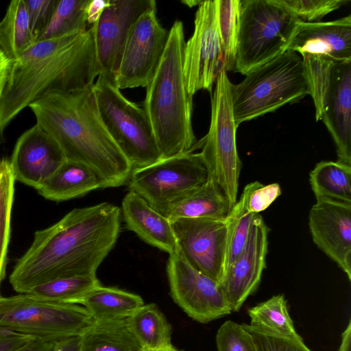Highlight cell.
Masks as SVG:
<instances>
[{"mask_svg":"<svg viewBox=\"0 0 351 351\" xmlns=\"http://www.w3.org/2000/svg\"><path fill=\"white\" fill-rule=\"evenodd\" d=\"M301 56H320L351 61V15L326 22L299 21L287 47Z\"/></svg>","mask_w":351,"mask_h":351,"instance_id":"20","label":"cell"},{"mask_svg":"<svg viewBox=\"0 0 351 351\" xmlns=\"http://www.w3.org/2000/svg\"><path fill=\"white\" fill-rule=\"evenodd\" d=\"M12 60L0 48V97L7 84Z\"/></svg>","mask_w":351,"mask_h":351,"instance_id":"44","label":"cell"},{"mask_svg":"<svg viewBox=\"0 0 351 351\" xmlns=\"http://www.w3.org/2000/svg\"><path fill=\"white\" fill-rule=\"evenodd\" d=\"M211 97V118L207 134L196 144L206 169L231 208L237 201L242 163L239 158L232 104V84L225 69L221 70Z\"/></svg>","mask_w":351,"mask_h":351,"instance_id":"7","label":"cell"},{"mask_svg":"<svg viewBox=\"0 0 351 351\" xmlns=\"http://www.w3.org/2000/svg\"><path fill=\"white\" fill-rule=\"evenodd\" d=\"M158 351H184V350H178L175 346L171 345V346H169V347H168L167 348H165L163 350H158Z\"/></svg>","mask_w":351,"mask_h":351,"instance_id":"47","label":"cell"},{"mask_svg":"<svg viewBox=\"0 0 351 351\" xmlns=\"http://www.w3.org/2000/svg\"><path fill=\"white\" fill-rule=\"evenodd\" d=\"M250 326L263 333L280 337H293L297 333L283 295H274L247 310Z\"/></svg>","mask_w":351,"mask_h":351,"instance_id":"29","label":"cell"},{"mask_svg":"<svg viewBox=\"0 0 351 351\" xmlns=\"http://www.w3.org/2000/svg\"><path fill=\"white\" fill-rule=\"evenodd\" d=\"M156 7L154 0H110L98 21L92 25L98 76L116 85L124 47L136 20Z\"/></svg>","mask_w":351,"mask_h":351,"instance_id":"15","label":"cell"},{"mask_svg":"<svg viewBox=\"0 0 351 351\" xmlns=\"http://www.w3.org/2000/svg\"><path fill=\"white\" fill-rule=\"evenodd\" d=\"M25 1L31 28L38 38L49 24L59 0Z\"/></svg>","mask_w":351,"mask_h":351,"instance_id":"39","label":"cell"},{"mask_svg":"<svg viewBox=\"0 0 351 351\" xmlns=\"http://www.w3.org/2000/svg\"><path fill=\"white\" fill-rule=\"evenodd\" d=\"M37 41L29 22L25 0L10 1L0 21V48L14 60Z\"/></svg>","mask_w":351,"mask_h":351,"instance_id":"26","label":"cell"},{"mask_svg":"<svg viewBox=\"0 0 351 351\" xmlns=\"http://www.w3.org/2000/svg\"><path fill=\"white\" fill-rule=\"evenodd\" d=\"M97 76L92 26L82 32L36 41L12 60L0 97V143L10 122L32 103L47 93L83 88Z\"/></svg>","mask_w":351,"mask_h":351,"instance_id":"2","label":"cell"},{"mask_svg":"<svg viewBox=\"0 0 351 351\" xmlns=\"http://www.w3.org/2000/svg\"><path fill=\"white\" fill-rule=\"evenodd\" d=\"M302 22H318L350 0H276Z\"/></svg>","mask_w":351,"mask_h":351,"instance_id":"35","label":"cell"},{"mask_svg":"<svg viewBox=\"0 0 351 351\" xmlns=\"http://www.w3.org/2000/svg\"><path fill=\"white\" fill-rule=\"evenodd\" d=\"M110 0H90L87 8V22L91 26L99 19L104 10L109 5Z\"/></svg>","mask_w":351,"mask_h":351,"instance_id":"41","label":"cell"},{"mask_svg":"<svg viewBox=\"0 0 351 351\" xmlns=\"http://www.w3.org/2000/svg\"><path fill=\"white\" fill-rule=\"evenodd\" d=\"M167 273L171 298L193 320L207 324L232 313L219 284L180 254L169 256Z\"/></svg>","mask_w":351,"mask_h":351,"instance_id":"13","label":"cell"},{"mask_svg":"<svg viewBox=\"0 0 351 351\" xmlns=\"http://www.w3.org/2000/svg\"><path fill=\"white\" fill-rule=\"evenodd\" d=\"M240 0H218V24L224 69L232 71L239 25Z\"/></svg>","mask_w":351,"mask_h":351,"instance_id":"34","label":"cell"},{"mask_svg":"<svg viewBox=\"0 0 351 351\" xmlns=\"http://www.w3.org/2000/svg\"><path fill=\"white\" fill-rule=\"evenodd\" d=\"M56 341L58 340L34 338L27 345L16 351H49Z\"/></svg>","mask_w":351,"mask_h":351,"instance_id":"43","label":"cell"},{"mask_svg":"<svg viewBox=\"0 0 351 351\" xmlns=\"http://www.w3.org/2000/svg\"><path fill=\"white\" fill-rule=\"evenodd\" d=\"M299 21L276 0H240L232 71L245 75L284 53Z\"/></svg>","mask_w":351,"mask_h":351,"instance_id":"6","label":"cell"},{"mask_svg":"<svg viewBox=\"0 0 351 351\" xmlns=\"http://www.w3.org/2000/svg\"><path fill=\"white\" fill-rule=\"evenodd\" d=\"M93 89L99 117L132 169L145 167L161 160L144 109L128 100L115 84L101 77H97Z\"/></svg>","mask_w":351,"mask_h":351,"instance_id":"8","label":"cell"},{"mask_svg":"<svg viewBox=\"0 0 351 351\" xmlns=\"http://www.w3.org/2000/svg\"><path fill=\"white\" fill-rule=\"evenodd\" d=\"M184 26L176 20L160 64L147 86L144 110L162 159L193 152L197 143L192 126L193 96L183 73Z\"/></svg>","mask_w":351,"mask_h":351,"instance_id":"4","label":"cell"},{"mask_svg":"<svg viewBox=\"0 0 351 351\" xmlns=\"http://www.w3.org/2000/svg\"><path fill=\"white\" fill-rule=\"evenodd\" d=\"M315 244L351 280V204L317 199L308 214Z\"/></svg>","mask_w":351,"mask_h":351,"instance_id":"17","label":"cell"},{"mask_svg":"<svg viewBox=\"0 0 351 351\" xmlns=\"http://www.w3.org/2000/svg\"><path fill=\"white\" fill-rule=\"evenodd\" d=\"M35 337L0 328V351H16Z\"/></svg>","mask_w":351,"mask_h":351,"instance_id":"40","label":"cell"},{"mask_svg":"<svg viewBox=\"0 0 351 351\" xmlns=\"http://www.w3.org/2000/svg\"><path fill=\"white\" fill-rule=\"evenodd\" d=\"M224 69L218 24V0L202 1L194 21V31L185 42L183 73L189 93L211 91Z\"/></svg>","mask_w":351,"mask_h":351,"instance_id":"11","label":"cell"},{"mask_svg":"<svg viewBox=\"0 0 351 351\" xmlns=\"http://www.w3.org/2000/svg\"><path fill=\"white\" fill-rule=\"evenodd\" d=\"M215 339L218 351H257L251 335L242 324L232 320L219 327Z\"/></svg>","mask_w":351,"mask_h":351,"instance_id":"36","label":"cell"},{"mask_svg":"<svg viewBox=\"0 0 351 351\" xmlns=\"http://www.w3.org/2000/svg\"><path fill=\"white\" fill-rule=\"evenodd\" d=\"M316 121L322 120L336 146L338 162L351 165V61L335 62Z\"/></svg>","mask_w":351,"mask_h":351,"instance_id":"19","label":"cell"},{"mask_svg":"<svg viewBox=\"0 0 351 351\" xmlns=\"http://www.w3.org/2000/svg\"><path fill=\"white\" fill-rule=\"evenodd\" d=\"M66 160L58 143L36 123L19 137L10 162L15 180L38 190Z\"/></svg>","mask_w":351,"mask_h":351,"instance_id":"18","label":"cell"},{"mask_svg":"<svg viewBox=\"0 0 351 351\" xmlns=\"http://www.w3.org/2000/svg\"><path fill=\"white\" fill-rule=\"evenodd\" d=\"M81 351H144L128 318L95 321L81 335Z\"/></svg>","mask_w":351,"mask_h":351,"instance_id":"25","label":"cell"},{"mask_svg":"<svg viewBox=\"0 0 351 351\" xmlns=\"http://www.w3.org/2000/svg\"><path fill=\"white\" fill-rule=\"evenodd\" d=\"M231 206L217 185L210 180L171 203L162 214L170 222L179 218L225 219Z\"/></svg>","mask_w":351,"mask_h":351,"instance_id":"23","label":"cell"},{"mask_svg":"<svg viewBox=\"0 0 351 351\" xmlns=\"http://www.w3.org/2000/svg\"><path fill=\"white\" fill-rule=\"evenodd\" d=\"M249 191L248 184L244 187L239 199L231 208L226 218V245L223 273L241 253L255 215L250 211L247 206Z\"/></svg>","mask_w":351,"mask_h":351,"instance_id":"31","label":"cell"},{"mask_svg":"<svg viewBox=\"0 0 351 351\" xmlns=\"http://www.w3.org/2000/svg\"><path fill=\"white\" fill-rule=\"evenodd\" d=\"M144 304L137 294L101 285L89 292L81 304L95 321L127 319Z\"/></svg>","mask_w":351,"mask_h":351,"instance_id":"24","label":"cell"},{"mask_svg":"<svg viewBox=\"0 0 351 351\" xmlns=\"http://www.w3.org/2000/svg\"><path fill=\"white\" fill-rule=\"evenodd\" d=\"M121 209L110 203L75 208L34 240L10 276L19 293L64 277L95 276L119 237Z\"/></svg>","mask_w":351,"mask_h":351,"instance_id":"1","label":"cell"},{"mask_svg":"<svg viewBox=\"0 0 351 351\" xmlns=\"http://www.w3.org/2000/svg\"><path fill=\"white\" fill-rule=\"evenodd\" d=\"M49 351H81V335L59 339Z\"/></svg>","mask_w":351,"mask_h":351,"instance_id":"42","label":"cell"},{"mask_svg":"<svg viewBox=\"0 0 351 351\" xmlns=\"http://www.w3.org/2000/svg\"><path fill=\"white\" fill-rule=\"evenodd\" d=\"M171 223L178 254L193 267L219 283L224 268L226 219L179 218Z\"/></svg>","mask_w":351,"mask_h":351,"instance_id":"14","label":"cell"},{"mask_svg":"<svg viewBox=\"0 0 351 351\" xmlns=\"http://www.w3.org/2000/svg\"><path fill=\"white\" fill-rule=\"evenodd\" d=\"M249 184L247 206L253 214L266 210L281 195V188L278 183L264 185L254 181Z\"/></svg>","mask_w":351,"mask_h":351,"instance_id":"38","label":"cell"},{"mask_svg":"<svg viewBox=\"0 0 351 351\" xmlns=\"http://www.w3.org/2000/svg\"><path fill=\"white\" fill-rule=\"evenodd\" d=\"M309 182L316 199L351 204V165L321 161L310 172Z\"/></svg>","mask_w":351,"mask_h":351,"instance_id":"28","label":"cell"},{"mask_svg":"<svg viewBox=\"0 0 351 351\" xmlns=\"http://www.w3.org/2000/svg\"><path fill=\"white\" fill-rule=\"evenodd\" d=\"M242 325L252 337L257 351H311L299 335L280 337L263 333L246 324Z\"/></svg>","mask_w":351,"mask_h":351,"instance_id":"37","label":"cell"},{"mask_svg":"<svg viewBox=\"0 0 351 351\" xmlns=\"http://www.w3.org/2000/svg\"><path fill=\"white\" fill-rule=\"evenodd\" d=\"M207 180V171L199 154L189 152L134 169L128 182L130 191L162 214L171 203Z\"/></svg>","mask_w":351,"mask_h":351,"instance_id":"10","label":"cell"},{"mask_svg":"<svg viewBox=\"0 0 351 351\" xmlns=\"http://www.w3.org/2000/svg\"><path fill=\"white\" fill-rule=\"evenodd\" d=\"M93 85L47 93L28 107L36 124L58 143L66 160L95 170L104 189L118 187L128 182L133 169L99 117Z\"/></svg>","mask_w":351,"mask_h":351,"instance_id":"3","label":"cell"},{"mask_svg":"<svg viewBox=\"0 0 351 351\" xmlns=\"http://www.w3.org/2000/svg\"><path fill=\"white\" fill-rule=\"evenodd\" d=\"M14 182L10 160L0 158V285L5 276Z\"/></svg>","mask_w":351,"mask_h":351,"instance_id":"33","label":"cell"},{"mask_svg":"<svg viewBox=\"0 0 351 351\" xmlns=\"http://www.w3.org/2000/svg\"><path fill=\"white\" fill-rule=\"evenodd\" d=\"M269 232L263 217L255 214L241 253L222 276L219 284L232 312L239 311L259 287L266 267Z\"/></svg>","mask_w":351,"mask_h":351,"instance_id":"16","label":"cell"},{"mask_svg":"<svg viewBox=\"0 0 351 351\" xmlns=\"http://www.w3.org/2000/svg\"><path fill=\"white\" fill-rule=\"evenodd\" d=\"M104 189L103 180L89 166L66 160L38 190L45 199L62 202Z\"/></svg>","mask_w":351,"mask_h":351,"instance_id":"22","label":"cell"},{"mask_svg":"<svg viewBox=\"0 0 351 351\" xmlns=\"http://www.w3.org/2000/svg\"><path fill=\"white\" fill-rule=\"evenodd\" d=\"M202 1H183L182 3L186 4L189 7H193L194 5H199Z\"/></svg>","mask_w":351,"mask_h":351,"instance_id":"46","label":"cell"},{"mask_svg":"<svg viewBox=\"0 0 351 351\" xmlns=\"http://www.w3.org/2000/svg\"><path fill=\"white\" fill-rule=\"evenodd\" d=\"M169 31L160 23L156 7L144 12L132 25L116 77L120 89L147 87L165 52Z\"/></svg>","mask_w":351,"mask_h":351,"instance_id":"12","label":"cell"},{"mask_svg":"<svg viewBox=\"0 0 351 351\" xmlns=\"http://www.w3.org/2000/svg\"><path fill=\"white\" fill-rule=\"evenodd\" d=\"M128 321L144 349L158 351L172 345V326L156 304L143 305Z\"/></svg>","mask_w":351,"mask_h":351,"instance_id":"27","label":"cell"},{"mask_svg":"<svg viewBox=\"0 0 351 351\" xmlns=\"http://www.w3.org/2000/svg\"><path fill=\"white\" fill-rule=\"evenodd\" d=\"M95 319L79 304L19 293L0 298V328L35 338L58 340L82 335Z\"/></svg>","mask_w":351,"mask_h":351,"instance_id":"9","label":"cell"},{"mask_svg":"<svg viewBox=\"0 0 351 351\" xmlns=\"http://www.w3.org/2000/svg\"><path fill=\"white\" fill-rule=\"evenodd\" d=\"M310 95L302 56L286 50L232 84V104L235 123L248 121L276 111Z\"/></svg>","mask_w":351,"mask_h":351,"instance_id":"5","label":"cell"},{"mask_svg":"<svg viewBox=\"0 0 351 351\" xmlns=\"http://www.w3.org/2000/svg\"><path fill=\"white\" fill-rule=\"evenodd\" d=\"M90 0H59L53 16L37 38H59L87 30L86 8Z\"/></svg>","mask_w":351,"mask_h":351,"instance_id":"32","label":"cell"},{"mask_svg":"<svg viewBox=\"0 0 351 351\" xmlns=\"http://www.w3.org/2000/svg\"><path fill=\"white\" fill-rule=\"evenodd\" d=\"M339 351H351V322L341 335V342Z\"/></svg>","mask_w":351,"mask_h":351,"instance_id":"45","label":"cell"},{"mask_svg":"<svg viewBox=\"0 0 351 351\" xmlns=\"http://www.w3.org/2000/svg\"><path fill=\"white\" fill-rule=\"evenodd\" d=\"M101 285L96 275L64 277L37 285L27 293L56 302L81 305L88 293Z\"/></svg>","mask_w":351,"mask_h":351,"instance_id":"30","label":"cell"},{"mask_svg":"<svg viewBox=\"0 0 351 351\" xmlns=\"http://www.w3.org/2000/svg\"><path fill=\"white\" fill-rule=\"evenodd\" d=\"M144 351H152V350L144 349Z\"/></svg>","mask_w":351,"mask_h":351,"instance_id":"48","label":"cell"},{"mask_svg":"<svg viewBox=\"0 0 351 351\" xmlns=\"http://www.w3.org/2000/svg\"><path fill=\"white\" fill-rule=\"evenodd\" d=\"M121 206L123 219L129 230L169 256L178 254L171 223L167 218L131 191L124 197Z\"/></svg>","mask_w":351,"mask_h":351,"instance_id":"21","label":"cell"}]
</instances>
